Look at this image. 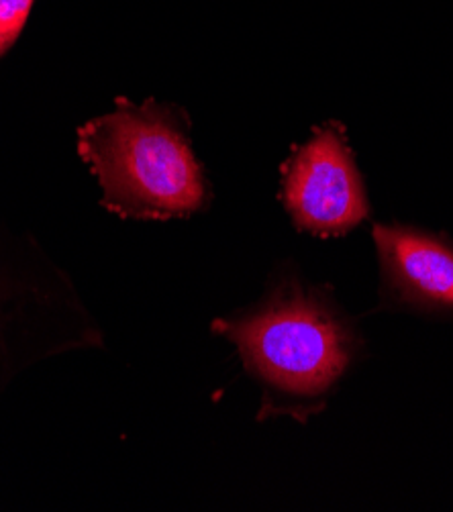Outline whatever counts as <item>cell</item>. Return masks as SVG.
<instances>
[{"label": "cell", "instance_id": "obj_1", "mask_svg": "<svg viewBox=\"0 0 453 512\" xmlns=\"http://www.w3.org/2000/svg\"><path fill=\"white\" fill-rule=\"evenodd\" d=\"M260 388L258 421L290 417L307 423L364 353V339L333 290L296 274L272 282L260 302L213 321Z\"/></svg>", "mask_w": 453, "mask_h": 512}, {"label": "cell", "instance_id": "obj_2", "mask_svg": "<svg viewBox=\"0 0 453 512\" xmlns=\"http://www.w3.org/2000/svg\"><path fill=\"white\" fill-rule=\"evenodd\" d=\"M78 153L98 180L105 207L123 219H186L211 202L190 123L176 107L121 100L113 113L80 127Z\"/></svg>", "mask_w": 453, "mask_h": 512}, {"label": "cell", "instance_id": "obj_3", "mask_svg": "<svg viewBox=\"0 0 453 512\" xmlns=\"http://www.w3.org/2000/svg\"><path fill=\"white\" fill-rule=\"evenodd\" d=\"M282 202L302 233L339 237L370 217L354 149L337 121L317 127L282 166Z\"/></svg>", "mask_w": 453, "mask_h": 512}, {"label": "cell", "instance_id": "obj_4", "mask_svg": "<svg viewBox=\"0 0 453 512\" xmlns=\"http://www.w3.org/2000/svg\"><path fill=\"white\" fill-rule=\"evenodd\" d=\"M380 262L376 311L453 323V241L411 225H374Z\"/></svg>", "mask_w": 453, "mask_h": 512}, {"label": "cell", "instance_id": "obj_5", "mask_svg": "<svg viewBox=\"0 0 453 512\" xmlns=\"http://www.w3.org/2000/svg\"><path fill=\"white\" fill-rule=\"evenodd\" d=\"M31 7L33 0H0V56L17 41Z\"/></svg>", "mask_w": 453, "mask_h": 512}, {"label": "cell", "instance_id": "obj_6", "mask_svg": "<svg viewBox=\"0 0 453 512\" xmlns=\"http://www.w3.org/2000/svg\"><path fill=\"white\" fill-rule=\"evenodd\" d=\"M0 311H3V294H0Z\"/></svg>", "mask_w": 453, "mask_h": 512}]
</instances>
